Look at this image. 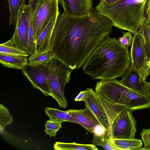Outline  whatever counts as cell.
Wrapping results in <instances>:
<instances>
[{"label": "cell", "mask_w": 150, "mask_h": 150, "mask_svg": "<svg viewBox=\"0 0 150 150\" xmlns=\"http://www.w3.org/2000/svg\"><path fill=\"white\" fill-rule=\"evenodd\" d=\"M55 150H98L93 144H82L72 143L55 142L54 145Z\"/></svg>", "instance_id": "44dd1931"}, {"label": "cell", "mask_w": 150, "mask_h": 150, "mask_svg": "<svg viewBox=\"0 0 150 150\" xmlns=\"http://www.w3.org/2000/svg\"><path fill=\"white\" fill-rule=\"evenodd\" d=\"M59 15L52 19L41 33L36 42L34 53L50 50L52 37Z\"/></svg>", "instance_id": "5bb4252c"}, {"label": "cell", "mask_w": 150, "mask_h": 150, "mask_svg": "<svg viewBox=\"0 0 150 150\" xmlns=\"http://www.w3.org/2000/svg\"><path fill=\"white\" fill-rule=\"evenodd\" d=\"M111 144L116 150H137L142 145L141 140L137 139H111Z\"/></svg>", "instance_id": "ac0fdd59"}, {"label": "cell", "mask_w": 150, "mask_h": 150, "mask_svg": "<svg viewBox=\"0 0 150 150\" xmlns=\"http://www.w3.org/2000/svg\"><path fill=\"white\" fill-rule=\"evenodd\" d=\"M63 122L58 120H49L46 122L44 132L51 137H55L57 131L62 128V123Z\"/></svg>", "instance_id": "d4e9b609"}, {"label": "cell", "mask_w": 150, "mask_h": 150, "mask_svg": "<svg viewBox=\"0 0 150 150\" xmlns=\"http://www.w3.org/2000/svg\"><path fill=\"white\" fill-rule=\"evenodd\" d=\"M144 91L145 94L150 99V82H144Z\"/></svg>", "instance_id": "4dcf8cb0"}, {"label": "cell", "mask_w": 150, "mask_h": 150, "mask_svg": "<svg viewBox=\"0 0 150 150\" xmlns=\"http://www.w3.org/2000/svg\"><path fill=\"white\" fill-rule=\"evenodd\" d=\"M22 71L34 88L40 91L46 96H51V92L47 78V67H33L28 64L22 70Z\"/></svg>", "instance_id": "8fae6325"}, {"label": "cell", "mask_w": 150, "mask_h": 150, "mask_svg": "<svg viewBox=\"0 0 150 150\" xmlns=\"http://www.w3.org/2000/svg\"></svg>", "instance_id": "836d02e7"}, {"label": "cell", "mask_w": 150, "mask_h": 150, "mask_svg": "<svg viewBox=\"0 0 150 150\" xmlns=\"http://www.w3.org/2000/svg\"><path fill=\"white\" fill-rule=\"evenodd\" d=\"M132 111L125 109L117 115L112 128V139H134L137 123Z\"/></svg>", "instance_id": "52a82bcc"}, {"label": "cell", "mask_w": 150, "mask_h": 150, "mask_svg": "<svg viewBox=\"0 0 150 150\" xmlns=\"http://www.w3.org/2000/svg\"><path fill=\"white\" fill-rule=\"evenodd\" d=\"M95 92L110 103L132 111L150 108V99L146 95L128 88L116 79L98 82Z\"/></svg>", "instance_id": "277c9868"}, {"label": "cell", "mask_w": 150, "mask_h": 150, "mask_svg": "<svg viewBox=\"0 0 150 150\" xmlns=\"http://www.w3.org/2000/svg\"><path fill=\"white\" fill-rule=\"evenodd\" d=\"M87 93V89L81 91L74 99L76 101H84L86 96Z\"/></svg>", "instance_id": "f546056e"}, {"label": "cell", "mask_w": 150, "mask_h": 150, "mask_svg": "<svg viewBox=\"0 0 150 150\" xmlns=\"http://www.w3.org/2000/svg\"><path fill=\"white\" fill-rule=\"evenodd\" d=\"M30 18V8L28 5H25L20 13L14 33L9 40L13 45L27 52Z\"/></svg>", "instance_id": "9c48e42d"}, {"label": "cell", "mask_w": 150, "mask_h": 150, "mask_svg": "<svg viewBox=\"0 0 150 150\" xmlns=\"http://www.w3.org/2000/svg\"><path fill=\"white\" fill-rule=\"evenodd\" d=\"M27 57L11 56L0 53V62L6 67L22 70L28 64Z\"/></svg>", "instance_id": "2e32d148"}, {"label": "cell", "mask_w": 150, "mask_h": 150, "mask_svg": "<svg viewBox=\"0 0 150 150\" xmlns=\"http://www.w3.org/2000/svg\"><path fill=\"white\" fill-rule=\"evenodd\" d=\"M59 3V0H40L33 21L35 43L49 22L60 14Z\"/></svg>", "instance_id": "8992f818"}, {"label": "cell", "mask_w": 150, "mask_h": 150, "mask_svg": "<svg viewBox=\"0 0 150 150\" xmlns=\"http://www.w3.org/2000/svg\"><path fill=\"white\" fill-rule=\"evenodd\" d=\"M87 90L86 96L84 100L86 106L96 117L104 129V137L107 139H112V131L108 117L97 94L91 88H87Z\"/></svg>", "instance_id": "30bf717a"}, {"label": "cell", "mask_w": 150, "mask_h": 150, "mask_svg": "<svg viewBox=\"0 0 150 150\" xmlns=\"http://www.w3.org/2000/svg\"><path fill=\"white\" fill-rule=\"evenodd\" d=\"M46 67L51 96L56 100L60 108L65 109L68 103L65 96L64 88L69 82L73 70L56 59L52 60Z\"/></svg>", "instance_id": "5b68a950"}, {"label": "cell", "mask_w": 150, "mask_h": 150, "mask_svg": "<svg viewBox=\"0 0 150 150\" xmlns=\"http://www.w3.org/2000/svg\"><path fill=\"white\" fill-rule=\"evenodd\" d=\"M93 0H59L64 12L74 17L87 14L93 8Z\"/></svg>", "instance_id": "4fadbf2b"}, {"label": "cell", "mask_w": 150, "mask_h": 150, "mask_svg": "<svg viewBox=\"0 0 150 150\" xmlns=\"http://www.w3.org/2000/svg\"><path fill=\"white\" fill-rule=\"evenodd\" d=\"M147 64L149 68L150 69V58L148 59Z\"/></svg>", "instance_id": "d6a6232c"}, {"label": "cell", "mask_w": 150, "mask_h": 150, "mask_svg": "<svg viewBox=\"0 0 150 150\" xmlns=\"http://www.w3.org/2000/svg\"><path fill=\"white\" fill-rule=\"evenodd\" d=\"M107 17L93 8L86 15L59 14L52 35L50 52L72 70L83 67L89 57L112 32Z\"/></svg>", "instance_id": "6da1fadb"}, {"label": "cell", "mask_w": 150, "mask_h": 150, "mask_svg": "<svg viewBox=\"0 0 150 150\" xmlns=\"http://www.w3.org/2000/svg\"><path fill=\"white\" fill-rule=\"evenodd\" d=\"M130 64L127 48L120 44L115 37L108 36L91 54L83 69L92 80L107 81L122 76Z\"/></svg>", "instance_id": "7a4b0ae2"}, {"label": "cell", "mask_w": 150, "mask_h": 150, "mask_svg": "<svg viewBox=\"0 0 150 150\" xmlns=\"http://www.w3.org/2000/svg\"><path fill=\"white\" fill-rule=\"evenodd\" d=\"M0 53L14 56H30L27 52L12 44L9 40L0 45Z\"/></svg>", "instance_id": "603a6c76"}, {"label": "cell", "mask_w": 150, "mask_h": 150, "mask_svg": "<svg viewBox=\"0 0 150 150\" xmlns=\"http://www.w3.org/2000/svg\"><path fill=\"white\" fill-rule=\"evenodd\" d=\"M110 140L105 139L103 135L95 134H94L92 142L94 145L101 146L106 150H116L111 144Z\"/></svg>", "instance_id": "484cf974"}, {"label": "cell", "mask_w": 150, "mask_h": 150, "mask_svg": "<svg viewBox=\"0 0 150 150\" xmlns=\"http://www.w3.org/2000/svg\"><path fill=\"white\" fill-rule=\"evenodd\" d=\"M10 12L8 24L16 25L20 13L26 4L25 0H8Z\"/></svg>", "instance_id": "ffe728a7"}, {"label": "cell", "mask_w": 150, "mask_h": 150, "mask_svg": "<svg viewBox=\"0 0 150 150\" xmlns=\"http://www.w3.org/2000/svg\"><path fill=\"white\" fill-rule=\"evenodd\" d=\"M55 59L54 55L50 50L38 53H34L30 55L28 58V64L33 67H46L52 60Z\"/></svg>", "instance_id": "e0dca14e"}, {"label": "cell", "mask_w": 150, "mask_h": 150, "mask_svg": "<svg viewBox=\"0 0 150 150\" xmlns=\"http://www.w3.org/2000/svg\"><path fill=\"white\" fill-rule=\"evenodd\" d=\"M13 118L8 109L1 103L0 105V132H4L6 127L10 125L13 122Z\"/></svg>", "instance_id": "cb8c5ba5"}, {"label": "cell", "mask_w": 150, "mask_h": 150, "mask_svg": "<svg viewBox=\"0 0 150 150\" xmlns=\"http://www.w3.org/2000/svg\"><path fill=\"white\" fill-rule=\"evenodd\" d=\"M140 135L144 145L143 149L150 150V128L143 129Z\"/></svg>", "instance_id": "83f0119b"}, {"label": "cell", "mask_w": 150, "mask_h": 150, "mask_svg": "<svg viewBox=\"0 0 150 150\" xmlns=\"http://www.w3.org/2000/svg\"><path fill=\"white\" fill-rule=\"evenodd\" d=\"M146 0H118L95 7L107 17L112 26L134 34L146 20L145 7Z\"/></svg>", "instance_id": "3957f363"}, {"label": "cell", "mask_w": 150, "mask_h": 150, "mask_svg": "<svg viewBox=\"0 0 150 150\" xmlns=\"http://www.w3.org/2000/svg\"><path fill=\"white\" fill-rule=\"evenodd\" d=\"M45 111L49 120H58L63 122H73L72 118L67 110L64 111L55 108L47 107L45 108Z\"/></svg>", "instance_id": "7402d4cb"}, {"label": "cell", "mask_w": 150, "mask_h": 150, "mask_svg": "<svg viewBox=\"0 0 150 150\" xmlns=\"http://www.w3.org/2000/svg\"><path fill=\"white\" fill-rule=\"evenodd\" d=\"M139 79L138 73L131 66L127 70L119 81L128 88L140 94L145 95L144 83H142Z\"/></svg>", "instance_id": "9a60e30c"}, {"label": "cell", "mask_w": 150, "mask_h": 150, "mask_svg": "<svg viewBox=\"0 0 150 150\" xmlns=\"http://www.w3.org/2000/svg\"><path fill=\"white\" fill-rule=\"evenodd\" d=\"M118 0H100L98 4L99 5H103L111 3Z\"/></svg>", "instance_id": "1f68e13d"}, {"label": "cell", "mask_w": 150, "mask_h": 150, "mask_svg": "<svg viewBox=\"0 0 150 150\" xmlns=\"http://www.w3.org/2000/svg\"><path fill=\"white\" fill-rule=\"evenodd\" d=\"M130 55L131 66L139 74L140 82L144 83L150 74V69L147 65L148 59L138 32L134 34Z\"/></svg>", "instance_id": "ba28073f"}, {"label": "cell", "mask_w": 150, "mask_h": 150, "mask_svg": "<svg viewBox=\"0 0 150 150\" xmlns=\"http://www.w3.org/2000/svg\"><path fill=\"white\" fill-rule=\"evenodd\" d=\"M67 110L72 118L73 122L80 125L89 132L93 133L96 128L100 125L96 117L87 107L82 109Z\"/></svg>", "instance_id": "7c38bea8"}, {"label": "cell", "mask_w": 150, "mask_h": 150, "mask_svg": "<svg viewBox=\"0 0 150 150\" xmlns=\"http://www.w3.org/2000/svg\"><path fill=\"white\" fill-rule=\"evenodd\" d=\"M145 15L146 19L150 23V0H146L145 7Z\"/></svg>", "instance_id": "f1b7e54d"}, {"label": "cell", "mask_w": 150, "mask_h": 150, "mask_svg": "<svg viewBox=\"0 0 150 150\" xmlns=\"http://www.w3.org/2000/svg\"><path fill=\"white\" fill-rule=\"evenodd\" d=\"M133 40V37L129 31L123 32L122 37H119L117 40L120 44L127 48L132 46Z\"/></svg>", "instance_id": "4316f807"}, {"label": "cell", "mask_w": 150, "mask_h": 150, "mask_svg": "<svg viewBox=\"0 0 150 150\" xmlns=\"http://www.w3.org/2000/svg\"><path fill=\"white\" fill-rule=\"evenodd\" d=\"M148 59L150 58V23L146 19L137 31Z\"/></svg>", "instance_id": "d6986e66"}]
</instances>
